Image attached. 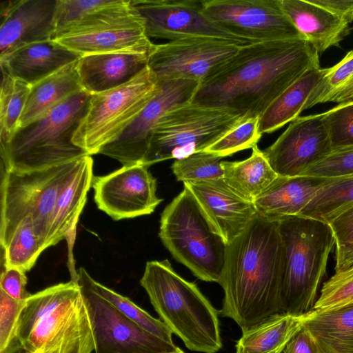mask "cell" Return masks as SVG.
Instances as JSON below:
<instances>
[{
  "label": "cell",
  "mask_w": 353,
  "mask_h": 353,
  "mask_svg": "<svg viewBox=\"0 0 353 353\" xmlns=\"http://www.w3.org/2000/svg\"><path fill=\"white\" fill-rule=\"evenodd\" d=\"M319 54L303 39L243 46L200 83L192 101L259 117L306 71L320 68Z\"/></svg>",
  "instance_id": "6da1fadb"
},
{
  "label": "cell",
  "mask_w": 353,
  "mask_h": 353,
  "mask_svg": "<svg viewBox=\"0 0 353 353\" xmlns=\"http://www.w3.org/2000/svg\"><path fill=\"white\" fill-rule=\"evenodd\" d=\"M285 249L277 221L256 214L228 243L221 279L224 296L219 314L245 332L283 313L281 292Z\"/></svg>",
  "instance_id": "7a4b0ae2"
},
{
  "label": "cell",
  "mask_w": 353,
  "mask_h": 353,
  "mask_svg": "<svg viewBox=\"0 0 353 353\" xmlns=\"http://www.w3.org/2000/svg\"><path fill=\"white\" fill-rule=\"evenodd\" d=\"M94 343L77 282L48 287L26 301L13 339L0 353H92Z\"/></svg>",
  "instance_id": "3957f363"
},
{
  "label": "cell",
  "mask_w": 353,
  "mask_h": 353,
  "mask_svg": "<svg viewBox=\"0 0 353 353\" xmlns=\"http://www.w3.org/2000/svg\"><path fill=\"white\" fill-rule=\"evenodd\" d=\"M140 283L161 320L188 350L201 353L221 350L219 311L195 283L176 273L168 260L148 261Z\"/></svg>",
  "instance_id": "277c9868"
},
{
  "label": "cell",
  "mask_w": 353,
  "mask_h": 353,
  "mask_svg": "<svg viewBox=\"0 0 353 353\" xmlns=\"http://www.w3.org/2000/svg\"><path fill=\"white\" fill-rule=\"evenodd\" d=\"M90 97L84 90L78 91L43 116L19 128L8 143H0L3 170L30 172L89 155L72 139L88 112Z\"/></svg>",
  "instance_id": "5b68a950"
},
{
  "label": "cell",
  "mask_w": 353,
  "mask_h": 353,
  "mask_svg": "<svg viewBox=\"0 0 353 353\" xmlns=\"http://www.w3.org/2000/svg\"><path fill=\"white\" fill-rule=\"evenodd\" d=\"M279 223L285 249L282 309L301 316L314 310L336 241L329 224L312 218L292 216Z\"/></svg>",
  "instance_id": "8992f818"
},
{
  "label": "cell",
  "mask_w": 353,
  "mask_h": 353,
  "mask_svg": "<svg viewBox=\"0 0 353 353\" xmlns=\"http://www.w3.org/2000/svg\"><path fill=\"white\" fill-rule=\"evenodd\" d=\"M159 236L172 256L195 276L220 282L228 244L186 187L163 211Z\"/></svg>",
  "instance_id": "52a82bcc"
},
{
  "label": "cell",
  "mask_w": 353,
  "mask_h": 353,
  "mask_svg": "<svg viewBox=\"0 0 353 353\" xmlns=\"http://www.w3.org/2000/svg\"><path fill=\"white\" fill-rule=\"evenodd\" d=\"M80 159L30 172L4 170L1 183L0 221L3 250L21 221L30 216L44 237L48 248V233L58 197Z\"/></svg>",
  "instance_id": "ba28073f"
},
{
  "label": "cell",
  "mask_w": 353,
  "mask_h": 353,
  "mask_svg": "<svg viewBox=\"0 0 353 353\" xmlns=\"http://www.w3.org/2000/svg\"><path fill=\"white\" fill-rule=\"evenodd\" d=\"M244 119L233 111L190 101L168 112L153 130L143 165L203 152Z\"/></svg>",
  "instance_id": "9c48e42d"
},
{
  "label": "cell",
  "mask_w": 353,
  "mask_h": 353,
  "mask_svg": "<svg viewBox=\"0 0 353 353\" xmlns=\"http://www.w3.org/2000/svg\"><path fill=\"white\" fill-rule=\"evenodd\" d=\"M159 89L158 79L147 65L128 83L91 94L88 112L72 142L90 156L99 154L128 128Z\"/></svg>",
  "instance_id": "30bf717a"
},
{
  "label": "cell",
  "mask_w": 353,
  "mask_h": 353,
  "mask_svg": "<svg viewBox=\"0 0 353 353\" xmlns=\"http://www.w3.org/2000/svg\"><path fill=\"white\" fill-rule=\"evenodd\" d=\"M78 283L88 314L95 353H176L174 343L143 329L96 293L78 270Z\"/></svg>",
  "instance_id": "8fae6325"
},
{
  "label": "cell",
  "mask_w": 353,
  "mask_h": 353,
  "mask_svg": "<svg viewBox=\"0 0 353 353\" xmlns=\"http://www.w3.org/2000/svg\"><path fill=\"white\" fill-rule=\"evenodd\" d=\"M202 6L215 24L250 43L305 39L283 10L281 0H205Z\"/></svg>",
  "instance_id": "7c38bea8"
},
{
  "label": "cell",
  "mask_w": 353,
  "mask_h": 353,
  "mask_svg": "<svg viewBox=\"0 0 353 353\" xmlns=\"http://www.w3.org/2000/svg\"><path fill=\"white\" fill-rule=\"evenodd\" d=\"M241 46L208 37H189L154 44L148 66L158 81L189 79L200 83L233 57Z\"/></svg>",
  "instance_id": "4fadbf2b"
},
{
  "label": "cell",
  "mask_w": 353,
  "mask_h": 353,
  "mask_svg": "<svg viewBox=\"0 0 353 353\" xmlns=\"http://www.w3.org/2000/svg\"><path fill=\"white\" fill-rule=\"evenodd\" d=\"M159 89L135 120L99 154L117 160L123 166L143 164L154 128L172 109L192 101L200 82L189 79L158 81Z\"/></svg>",
  "instance_id": "5bb4252c"
},
{
  "label": "cell",
  "mask_w": 353,
  "mask_h": 353,
  "mask_svg": "<svg viewBox=\"0 0 353 353\" xmlns=\"http://www.w3.org/2000/svg\"><path fill=\"white\" fill-rule=\"evenodd\" d=\"M134 11L143 21L150 37L169 41L189 37L223 39L241 46L251 44L223 30L208 18L202 1L131 0Z\"/></svg>",
  "instance_id": "9a60e30c"
},
{
  "label": "cell",
  "mask_w": 353,
  "mask_h": 353,
  "mask_svg": "<svg viewBox=\"0 0 353 353\" xmlns=\"http://www.w3.org/2000/svg\"><path fill=\"white\" fill-rule=\"evenodd\" d=\"M148 166H123L105 176H94L92 187L98 208L118 221L150 214L162 201L157 180Z\"/></svg>",
  "instance_id": "2e32d148"
},
{
  "label": "cell",
  "mask_w": 353,
  "mask_h": 353,
  "mask_svg": "<svg viewBox=\"0 0 353 353\" xmlns=\"http://www.w3.org/2000/svg\"><path fill=\"white\" fill-rule=\"evenodd\" d=\"M332 150L321 113L295 119L263 152L278 176L293 177L302 176Z\"/></svg>",
  "instance_id": "e0dca14e"
},
{
  "label": "cell",
  "mask_w": 353,
  "mask_h": 353,
  "mask_svg": "<svg viewBox=\"0 0 353 353\" xmlns=\"http://www.w3.org/2000/svg\"><path fill=\"white\" fill-rule=\"evenodd\" d=\"M57 0H6L0 5V58L33 43L53 40Z\"/></svg>",
  "instance_id": "ac0fdd59"
},
{
  "label": "cell",
  "mask_w": 353,
  "mask_h": 353,
  "mask_svg": "<svg viewBox=\"0 0 353 353\" xmlns=\"http://www.w3.org/2000/svg\"><path fill=\"white\" fill-rule=\"evenodd\" d=\"M216 231L229 243L257 214L253 202L235 193L222 179L184 182Z\"/></svg>",
  "instance_id": "d6986e66"
},
{
  "label": "cell",
  "mask_w": 353,
  "mask_h": 353,
  "mask_svg": "<svg viewBox=\"0 0 353 353\" xmlns=\"http://www.w3.org/2000/svg\"><path fill=\"white\" fill-rule=\"evenodd\" d=\"M140 18L131 0H57L53 40Z\"/></svg>",
  "instance_id": "ffe728a7"
},
{
  "label": "cell",
  "mask_w": 353,
  "mask_h": 353,
  "mask_svg": "<svg viewBox=\"0 0 353 353\" xmlns=\"http://www.w3.org/2000/svg\"><path fill=\"white\" fill-rule=\"evenodd\" d=\"M54 41L80 57L112 52L150 53L154 46L145 34L141 18L65 35Z\"/></svg>",
  "instance_id": "44dd1931"
},
{
  "label": "cell",
  "mask_w": 353,
  "mask_h": 353,
  "mask_svg": "<svg viewBox=\"0 0 353 353\" xmlns=\"http://www.w3.org/2000/svg\"><path fill=\"white\" fill-rule=\"evenodd\" d=\"M149 54L112 52L81 57L76 68L82 89L94 94L128 83L148 65Z\"/></svg>",
  "instance_id": "7402d4cb"
},
{
  "label": "cell",
  "mask_w": 353,
  "mask_h": 353,
  "mask_svg": "<svg viewBox=\"0 0 353 353\" xmlns=\"http://www.w3.org/2000/svg\"><path fill=\"white\" fill-rule=\"evenodd\" d=\"M81 57L54 40L28 44L0 58L1 69L32 86Z\"/></svg>",
  "instance_id": "603a6c76"
},
{
  "label": "cell",
  "mask_w": 353,
  "mask_h": 353,
  "mask_svg": "<svg viewBox=\"0 0 353 353\" xmlns=\"http://www.w3.org/2000/svg\"><path fill=\"white\" fill-rule=\"evenodd\" d=\"M93 177L92 158L90 155L81 157L58 197L48 233V248L74 236Z\"/></svg>",
  "instance_id": "cb8c5ba5"
},
{
  "label": "cell",
  "mask_w": 353,
  "mask_h": 353,
  "mask_svg": "<svg viewBox=\"0 0 353 353\" xmlns=\"http://www.w3.org/2000/svg\"><path fill=\"white\" fill-rule=\"evenodd\" d=\"M283 10L319 54L339 46L350 32L349 23L308 0H281Z\"/></svg>",
  "instance_id": "d4e9b609"
},
{
  "label": "cell",
  "mask_w": 353,
  "mask_h": 353,
  "mask_svg": "<svg viewBox=\"0 0 353 353\" xmlns=\"http://www.w3.org/2000/svg\"><path fill=\"white\" fill-rule=\"evenodd\" d=\"M325 178L278 176L254 201L258 214L271 220L299 216L312 199Z\"/></svg>",
  "instance_id": "484cf974"
},
{
  "label": "cell",
  "mask_w": 353,
  "mask_h": 353,
  "mask_svg": "<svg viewBox=\"0 0 353 353\" xmlns=\"http://www.w3.org/2000/svg\"><path fill=\"white\" fill-rule=\"evenodd\" d=\"M327 71V68L310 69L279 95L259 117L260 132H273L299 117L311 92Z\"/></svg>",
  "instance_id": "4316f807"
},
{
  "label": "cell",
  "mask_w": 353,
  "mask_h": 353,
  "mask_svg": "<svg viewBox=\"0 0 353 353\" xmlns=\"http://www.w3.org/2000/svg\"><path fill=\"white\" fill-rule=\"evenodd\" d=\"M77 61L30 86L18 128L40 118L70 95L83 90L77 72Z\"/></svg>",
  "instance_id": "83f0119b"
},
{
  "label": "cell",
  "mask_w": 353,
  "mask_h": 353,
  "mask_svg": "<svg viewBox=\"0 0 353 353\" xmlns=\"http://www.w3.org/2000/svg\"><path fill=\"white\" fill-rule=\"evenodd\" d=\"M303 325L312 334L321 353H353V305L303 315Z\"/></svg>",
  "instance_id": "f1b7e54d"
},
{
  "label": "cell",
  "mask_w": 353,
  "mask_h": 353,
  "mask_svg": "<svg viewBox=\"0 0 353 353\" xmlns=\"http://www.w3.org/2000/svg\"><path fill=\"white\" fill-rule=\"evenodd\" d=\"M225 183L239 196L253 202L279 176L257 145L250 157L239 161H221Z\"/></svg>",
  "instance_id": "f546056e"
},
{
  "label": "cell",
  "mask_w": 353,
  "mask_h": 353,
  "mask_svg": "<svg viewBox=\"0 0 353 353\" xmlns=\"http://www.w3.org/2000/svg\"><path fill=\"white\" fill-rule=\"evenodd\" d=\"M303 315L277 314L242 332L235 353H283L292 337L303 327Z\"/></svg>",
  "instance_id": "4dcf8cb0"
},
{
  "label": "cell",
  "mask_w": 353,
  "mask_h": 353,
  "mask_svg": "<svg viewBox=\"0 0 353 353\" xmlns=\"http://www.w3.org/2000/svg\"><path fill=\"white\" fill-rule=\"evenodd\" d=\"M353 206V174L325 178L299 216L331 223Z\"/></svg>",
  "instance_id": "1f68e13d"
},
{
  "label": "cell",
  "mask_w": 353,
  "mask_h": 353,
  "mask_svg": "<svg viewBox=\"0 0 353 353\" xmlns=\"http://www.w3.org/2000/svg\"><path fill=\"white\" fill-rule=\"evenodd\" d=\"M47 248L46 242L32 217L23 220L3 249L5 268H16L24 272L35 264Z\"/></svg>",
  "instance_id": "d6a6232c"
},
{
  "label": "cell",
  "mask_w": 353,
  "mask_h": 353,
  "mask_svg": "<svg viewBox=\"0 0 353 353\" xmlns=\"http://www.w3.org/2000/svg\"><path fill=\"white\" fill-rule=\"evenodd\" d=\"M1 70L0 92V143H8L18 129L30 85Z\"/></svg>",
  "instance_id": "836d02e7"
},
{
  "label": "cell",
  "mask_w": 353,
  "mask_h": 353,
  "mask_svg": "<svg viewBox=\"0 0 353 353\" xmlns=\"http://www.w3.org/2000/svg\"><path fill=\"white\" fill-rule=\"evenodd\" d=\"M92 289L140 327L156 336L174 343L172 333L160 319L152 316L133 301L95 281L83 268L79 269Z\"/></svg>",
  "instance_id": "e575fe53"
},
{
  "label": "cell",
  "mask_w": 353,
  "mask_h": 353,
  "mask_svg": "<svg viewBox=\"0 0 353 353\" xmlns=\"http://www.w3.org/2000/svg\"><path fill=\"white\" fill-rule=\"evenodd\" d=\"M263 134L259 129V117L243 120L203 152L223 158L241 150L253 148Z\"/></svg>",
  "instance_id": "d590c367"
},
{
  "label": "cell",
  "mask_w": 353,
  "mask_h": 353,
  "mask_svg": "<svg viewBox=\"0 0 353 353\" xmlns=\"http://www.w3.org/2000/svg\"><path fill=\"white\" fill-rule=\"evenodd\" d=\"M221 159L208 152H197L175 160L171 169L176 180L183 183L222 179Z\"/></svg>",
  "instance_id": "8d00e7d4"
},
{
  "label": "cell",
  "mask_w": 353,
  "mask_h": 353,
  "mask_svg": "<svg viewBox=\"0 0 353 353\" xmlns=\"http://www.w3.org/2000/svg\"><path fill=\"white\" fill-rule=\"evenodd\" d=\"M353 305V266L335 272L325 281L314 310L329 311Z\"/></svg>",
  "instance_id": "74e56055"
},
{
  "label": "cell",
  "mask_w": 353,
  "mask_h": 353,
  "mask_svg": "<svg viewBox=\"0 0 353 353\" xmlns=\"http://www.w3.org/2000/svg\"><path fill=\"white\" fill-rule=\"evenodd\" d=\"M353 75V50L327 72L315 86L304 104L303 110L328 102L332 95Z\"/></svg>",
  "instance_id": "f35d334b"
},
{
  "label": "cell",
  "mask_w": 353,
  "mask_h": 353,
  "mask_svg": "<svg viewBox=\"0 0 353 353\" xmlns=\"http://www.w3.org/2000/svg\"><path fill=\"white\" fill-rule=\"evenodd\" d=\"M322 117L332 149L353 145V100L339 103Z\"/></svg>",
  "instance_id": "ab89813d"
},
{
  "label": "cell",
  "mask_w": 353,
  "mask_h": 353,
  "mask_svg": "<svg viewBox=\"0 0 353 353\" xmlns=\"http://www.w3.org/2000/svg\"><path fill=\"white\" fill-rule=\"evenodd\" d=\"M353 174V145L332 149L303 174L321 178Z\"/></svg>",
  "instance_id": "60d3db41"
},
{
  "label": "cell",
  "mask_w": 353,
  "mask_h": 353,
  "mask_svg": "<svg viewBox=\"0 0 353 353\" xmlns=\"http://www.w3.org/2000/svg\"><path fill=\"white\" fill-rule=\"evenodd\" d=\"M26 301L16 300L0 290V352H3L14 337Z\"/></svg>",
  "instance_id": "b9f144b4"
},
{
  "label": "cell",
  "mask_w": 353,
  "mask_h": 353,
  "mask_svg": "<svg viewBox=\"0 0 353 353\" xmlns=\"http://www.w3.org/2000/svg\"><path fill=\"white\" fill-rule=\"evenodd\" d=\"M26 272L16 268H5L0 279V290L18 301H26L31 294L26 291Z\"/></svg>",
  "instance_id": "7bdbcfd3"
},
{
  "label": "cell",
  "mask_w": 353,
  "mask_h": 353,
  "mask_svg": "<svg viewBox=\"0 0 353 353\" xmlns=\"http://www.w3.org/2000/svg\"><path fill=\"white\" fill-rule=\"evenodd\" d=\"M336 241V248L353 243V206L329 224Z\"/></svg>",
  "instance_id": "ee69618b"
},
{
  "label": "cell",
  "mask_w": 353,
  "mask_h": 353,
  "mask_svg": "<svg viewBox=\"0 0 353 353\" xmlns=\"http://www.w3.org/2000/svg\"><path fill=\"white\" fill-rule=\"evenodd\" d=\"M283 353H321L312 334L303 325L289 341Z\"/></svg>",
  "instance_id": "f6af8a7d"
},
{
  "label": "cell",
  "mask_w": 353,
  "mask_h": 353,
  "mask_svg": "<svg viewBox=\"0 0 353 353\" xmlns=\"http://www.w3.org/2000/svg\"><path fill=\"white\" fill-rule=\"evenodd\" d=\"M343 19L349 24L353 22V0H308Z\"/></svg>",
  "instance_id": "bcb514c9"
},
{
  "label": "cell",
  "mask_w": 353,
  "mask_h": 353,
  "mask_svg": "<svg viewBox=\"0 0 353 353\" xmlns=\"http://www.w3.org/2000/svg\"><path fill=\"white\" fill-rule=\"evenodd\" d=\"M335 272L345 270L353 266V243L336 248Z\"/></svg>",
  "instance_id": "7dc6e473"
},
{
  "label": "cell",
  "mask_w": 353,
  "mask_h": 353,
  "mask_svg": "<svg viewBox=\"0 0 353 353\" xmlns=\"http://www.w3.org/2000/svg\"><path fill=\"white\" fill-rule=\"evenodd\" d=\"M176 353H185L183 350H179Z\"/></svg>",
  "instance_id": "c3c4849f"
}]
</instances>
